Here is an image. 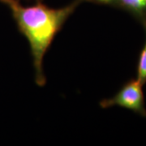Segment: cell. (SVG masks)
<instances>
[{
	"mask_svg": "<svg viewBox=\"0 0 146 146\" xmlns=\"http://www.w3.org/2000/svg\"><path fill=\"white\" fill-rule=\"evenodd\" d=\"M0 1L9 7L19 31L29 43L36 84L45 85L44 56L65 22L84 0H74L68 6L57 9L50 8L41 2L33 6H23L18 0Z\"/></svg>",
	"mask_w": 146,
	"mask_h": 146,
	"instance_id": "1",
	"label": "cell"
},
{
	"mask_svg": "<svg viewBox=\"0 0 146 146\" xmlns=\"http://www.w3.org/2000/svg\"><path fill=\"white\" fill-rule=\"evenodd\" d=\"M141 84L136 79H131L124 84L118 93L112 98L100 102V106L103 109L112 106H120L128 109L142 117H146L145 97Z\"/></svg>",
	"mask_w": 146,
	"mask_h": 146,
	"instance_id": "2",
	"label": "cell"
},
{
	"mask_svg": "<svg viewBox=\"0 0 146 146\" xmlns=\"http://www.w3.org/2000/svg\"><path fill=\"white\" fill-rule=\"evenodd\" d=\"M116 6L129 12L142 24L146 22V0H117Z\"/></svg>",
	"mask_w": 146,
	"mask_h": 146,
	"instance_id": "3",
	"label": "cell"
},
{
	"mask_svg": "<svg viewBox=\"0 0 146 146\" xmlns=\"http://www.w3.org/2000/svg\"><path fill=\"white\" fill-rule=\"evenodd\" d=\"M142 25L145 30V42L144 44V46L141 50L139 59H138L136 80L142 85H144L146 83V22L143 23Z\"/></svg>",
	"mask_w": 146,
	"mask_h": 146,
	"instance_id": "4",
	"label": "cell"
},
{
	"mask_svg": "<svg viewBox=\"0 0 146 146\" xmlns=\"http://www.w3.org/2000/svg\"><path fill=\"white\" fill-rule=\"evenodd\" d=\"M93 2H95L97 3H101V4H105V5H113L116 6V2L117 0H91Z\"/></svg>",
	"mask_w": 146,
	"mask_h": 146,
	"instance_id": "5",
	"label": "cell"
}]
</instances>
